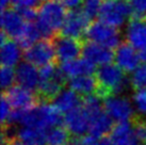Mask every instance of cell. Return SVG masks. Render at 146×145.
I'll list each match as a JSON object with an SVG mask.
<instances>
[{"mask_svg": "<svg viewBox=\"0 0 146 145\" xmlns=\"http://www.w3.org/2000/svg\"><path fill=\"white\" fill-rule=\"evenodd\" d=\"M81 57L95 66H104L111 64L114 60V51L109 48H106L102 45L85 41L82 45Z\"/></svg>", "mask_w": 146, "mask_h": 145, "instance_id": "cell-13", "label": "cell"}, {"mask_svg": "<svg viewBox=\"0 0 146 145\" xmlns=\"http://www.w3.org/2000/svg\"><path fill=\"white\" fill-rule=\"evenodd\" d=\"M66 13V9L57 0H49L40 4L35 24L43 39L50 40L58 32L60 33Z\"/></svg>", "mask_w": 146, "mask_h": 145, "instance_id": "cell-2", "label": "cell"}, {"mask_svg": "<svg viewBox=\"0 0 146 145\" xmlns=\"http://www.w3.org/2000/svg\"><path fill=\"white\" fill-rule=\"evenodd\" d=\"M132 100L138 112L141 114H146V89L134 92Z\"/></svg>", "mask_w": 146, "mask_h": 145, "instance_id": "cell-30", "label": "cell"}, {"mask_svg": "<svg viewBox=\"0 0 146 145\" xmlns=\"http://www.w3.org/2000/svg\"><path fill=\"white\" fill-rule=\"evenodd\" d=\"M24 59L26 62L38 69L53 63V60L56 59L53 42L47 39H42L31 47L25 49Z\"/></svg>", "mask_w": 146, "mask_h": 145, "instance_id": "cell-7", "label": "cell"}, {"mask_svg": "<svg viewBox=\"0 0 146 145\" xmlns=\"http://www.w3.org/2000/svg\"><path fill=\"white\" fill-rule=\"evenodd\" d=\"M42 40V34L40 30L37 28L35 23H27L26 27L24 29V32L19 37V40L17 41L18 44L21 45L23 50L31 47L36 42Z\"/></svg>", "mask_w": 146, "mask_h": 145, "instance_id": "cell-25", "label": "cell"}, {"mask_svg": "<svg viewBox=\"0 0 146 145\" xmlns=\"http://www.w3.org/2000/svg\"><path fill=\"white\" fill-rule=\"evenodd\" d=\"M40 83L36 90V96L41 104H50L64 90L67 78L62 72L60 67L54 63L41 67Z\"/></svg>", "mask_w": 146, "mask_h": 145, "instance_id": "cell-3", "label": "cell"}, {"mask_svg": "<svg viewBox=\"0 0 146 145\" xmlns=\"http://www.w3.org/2000/svg\"><path fill=\"white\" fill-rule=\"evenodd\" d=\"M0 82H1V88H2L3 92H5L10 88H12L13 85H14V82H16L15 69H13L12 67L1 66V71H0Z\"/></svg>", "mask_w": 146, "mask_h": 145, "instance_id": "cell-29", "label": "cell"}, {"mask_svg": "<svg viewBox=\"0 0 146 145\" xmlns=\"http://www.w3.org/2000/svg\"><path fill=\"white\" fill-rule=\"evenodd\" d=\"M114 62L123 72H132L141 64L140 53L128 43H122L114 51Z\"/></svg>", "mask_w": 146, "mask_h": 145, "instance_id": "cell-16", "label": "cell"}, {"mask_svg": "<svg viewBox=\"0 0 146 145\" xmlns=\"http://www.w3.org/2000/svg\"><path fill=\"white\" fill-rule=\"evenodd\" d=\"M2 94L14 110H29L40 105L36 94L17 84L2 92Z\"/></svg>", "mask_w": 146, "mask_h": 145, "instance_id": "cell-10", "label": "cell"}, {"mask_svg": "<svg viewBox=\"0 0 146 145\" xmlns=\"http://www.w3.org/2000/svg\"><path fill=\"white\" fill-rule=\"evenodd\" d=\"M10 109H11V105H10L8 99L2 94V96H1V126L7 124L9 116H10V114L12 112Z\"/></svg>", "mask_w": 146, "mask_h": 145, "instance_id": "cell-32", "label": "cell"}, {"mask_svg": "<svg viewBox=\"0 0 146 145\" xmlns=\"http://www.w3.org/2000/svg\"><path fill=\"white\" fill-rule=\"evenodd\" d=\"M21 57H24V51L17 41L8 39L1 44L0 49V61L1 66L5 67H16L21 63Z\"/></svg>", "mask_w": 146, "mask_h": 145, "instance_id": "cell-19", "label": "cell"}, {"mask_svg": "<svg viewBox=\"0 0 146 145\" xmlns=\"http://www.w3.org/2000/svg\"><path fill=\"white\" fill-rule=\"evenodd\" d=\"M99 145H114V143L112 142L111 138L107 136V137L102 138V139L99 140Z\"/></svg>", "mask_w": 146, "mask_h": 145, "instance_id": "cell-38", "label": "cell"}, {"mask_svg": "<svg viewBox=\"0 0 146 145\" xmlns=\"http://www.w3.org/2000/svg\"><path fill=\"white\" fill-rule=\"evenodd\" d=\"M90 25L91 19L82 12L80 8L68 10L60 31V35L80 41L82 36H85Z\"/></svg>", "mask_w": 146, "mask_h": 145, "instance_id": "cell-8", "label": "cell"}, {"mask_svg": "<svg viewBox=\"0 0 146 145\" xmlns=\"http://www.w3.org/2000/svg\"><path fill=\"white\" fill-rule=\"evenodd\" d=\"M1 145H27L24 141H21L18 137H15L9 140V141L4 142V143H1Z\"/></svg>", "mask_w": 146, "mask_h": 145, "instance_id": "cell-37", "label": "cell"}, {"mask_svg": "<svg viewBox=\"0 0 146 145\" xmlns=\"http://www.w3.org/2000/svg\"><path fill=\"white\" fill-rule=\"evenodd\" d=\"M64 126L72 136H85V133L90 130V118L84 109L82 108V105L65 114Z\"/></svg>", "mask_w": 146, "mask_h": 145, "instance_id": "cell-15", "label": "cell"}, {"mask_svg": "<svg viewBox=\"0 0 146 145\" xmlns=\"http://www.w3.org/2000/svg\"><path fill=\"white\" fill-rule=\"evenodd\" d=\"M122 1H127V0H122Z\"/></svg>", "mask_w": 146, "mask_h": 145, "instance_id": "cell-43", "label": "cell"}, {"mask_svg": "<svg viewBox=\"0 0 146 145\" xmlns=\"http://www.w3.org/2000/svg\"><path fill=\"white\" fill-rule=\"evenodd\" d=\"M85 39L111 50L116 49L122 44L117 29L102 23V20H94L91 23L85 33Z\"/></svg>", "mask_w": 146, "mask_h": 145, "instance_id": "cell-6", "label": "cell"}, {"mask_svg": "<svg viewBox=\"0 0 146 145\" xmlns=\"http://www.w3.org/2000/svg\"><path fill=\"white\" fill-rule=\"evenodd\" d=\"M69 89L73 90L82 97H86L89 95L95 94L97 91V80L95 75L91 76H79L67 80Z\"/></svg>", "mask_w": 146, "mask_h": 145, "instance_id": "cell-21", "label": "cell"}, {"mask_svg": "<svg viewBox=\"0 0 146 145\" xmlns=\"http://www.w3.org/2000/svg\"><path fill=\"white\" fill-rule=\"evenodd\" d=\"M46 133L41 129L23 127L18 129L17 137L27 145H46Z\"/></svg>", "mask_w": 146, "mask_h": 145, "instance_id": "cell-24", "label": "cell"}, {"mask_svg": "<svg viewBox=\"0 0 146 145\" xmlns=\"http://www.w3.org/2000/svg\"><path fill=\"white\" fill-rule=\"evenodd\" d=\"M15 78L17 85L34 92L37 90L40 83V69L34 65L23 61L15 69Z\"/></svg>", "mask_w": 146, "mask_h": 145, "instance_id": "cell-17", "label": "cell"}, {"mask_svg": "<svg viewBox=\"0 0 146 145\" xmlns=\"http://www.w3.org/2000/svg\"><path fill=\"white\" fill-rule=\"evenodd\" d=\"M21 124L24 127L48 131L53 127L64 126V116L51 104H41L35 108L25 110Z\"/></svg>", "mask_w": 146, "mask_h": 145, "instance_id": "cell-4", "label": "cell"}, {"mask_svg": "<svg viewBox=\"0 0 146 145\" xmlns=\"http://www.w3.org/2000/svg\"><path fill=\"white\" fill-rule=\"evenodd\" d=\"M95 77L98 83L95 94L102 101L111 96L119 95L130 85L129 78L126 76V72L112 63L99 66L95 72Z\"/></svg>", "mask_w": 146, "mask_h": 145, "instance_id": "cell-1", "label": "cell"}, {"mask_svg": "<svg viewBox=\"0 0 146 145\" xmlns=\"http://www.w3.org/2000/svg\"><path fill=\"white\" fill-rule=\"evenodd\" d=\"M38 2H40V0H11V3L13 4L14 9H16V10L27 8L36 9Z\"/></svg>", "mask_w": 146, "mask_h": 145, "instance_id": "cell-33", "label": "cell"}, {"mask_svg": "<svg viewBox=\"0 0 146 145\" xmlns=\"http://www.w3.org/2000/svg\"><path fill=\"white\" fill-rule=\"evenodd\" d=\"M59 67L67 78V80L79 76H91V75H94L97 71L95 65L90 63L89 61H86L83 58L62 63Z\"/></svg>", "mask_w": 146, "mask_h": 145, "instance_id": "cell-20", "label": "cell"}, {"mask_svg": "<svg viewBox=\"0 0 146 145\" xmlns=\"http://www.w3.org/2000/svg\"><path fill=\"white\" fill-rule=\"evenodd\" d=\"M1 1V4H0V7H1V11H3L5 9H8L7 7L9 5V3L11 2V0H0Z\"/></svg>", "mask_w": 146, "mask_h": 145, "instance_id": "cell-40", "label": "cell"}, {"mask_svg": "<svg viewBox=\"0 0 146 145\" xmlns=\"http://www.w3.org/2000/svg\"><path fill=\"white\" fill-rule=\"evenodd\" d=\"M21 15L23 16L27 23H34V20H36L37 17V10L33 8H27V9H21L18 10Z\"/></svg>", "mask_w": 146, "mask_h": 145, "instance_id": "cell-34", "label": "cell"}, {"mask_svg": "<svg viewBox=\"0 0 146 145\" xmlns=\"http://www.w3.org/2000/svg\"><path fill=\"white\" fill-rule=\"evenodd\" d=\"M130 86L137 92L146 89V64H140L129 77Z\"/></svg>", "mask_w": 146, "mask_h": 145, "instance_id": "cell-27", "label": "cell"}, {"mask_svg": "<svg viewBox=\"0 0 146 145\" xmlns=\"http://www.w3.org/2000/svg\"><path fill=\"white\" fill-rule=\"evenodd\" d=\"M42 1H43V2H46V1H49V0H42Z\"/></svg>", "mask_w": 146, "mask_h": 145, "instance_id": "cell-41", "label": "cell"}, {"mask_svg": "<svg viewBox=\"0 0 146 145\" xmlns=\"http://www.w3.org/2000/svg\"><path fill=\"white\" fill-rule=\"evenodd\" d=\"M72 134L65 126H57L46 133V145H67Z\"/></svg>", "mask_w": 146, "mask_h": 145, "instance_id": "cell-26", "label": "cell"}, {"mask_svg": "<svg viewBox=\"0 0 146 145\" xmlns=\"http://www.w3.org/2000/svg\"><path fill=\"white\" fill-rule=\"evenodd\" d=\"M104 109L111 118L117 122L130 121L134 115L131 101L122 95H115L105 99Z\"/></svg>", "mask_w": 146, "mask_h": 145, "instance_id": "cell-9", "label": "cell"}, {"mask_svg": "<svg viewBox=\"0 0 146 145\" xmlns=\"http://www.w3.org/2000/svg\"><path fill=\"white\" fill-rule=\"evenodd\" d=\"M114 125L115 124L113 123V118H111L106 111H104L91 121L89 132L96 139H102L111 133Z\"/></svg>", "mask_w": 146, "mask_h": 145, "instance_id": "cell-23", "label": "cell"}, {"mask_svg": "<svg viewBox=\"0 0 146 145\" xmlns=\"http://www.w3.org/2000/svg\"><path fill=\"white\" fill-rule=\"evenodd\" d=\"M110 138L114 145H139V140L130 121H123L115 123Z\"/></svg>", "mask_w": 146, "mask_h": 145, "instance_id": "cell-18", "label": "cell"}, {"mask_svg": "<svg viewBox=\"0 0 146 145\" xmlns=\"http://www.w3.org/2000/svg\"><path fill=\"white\" fill-rule=\"evenodd\" d=\"M57 1H59L65 9H68V10L78 9L83 2V0H57Z\"/></svg>", "mask_w": 146, "mask_h": 145, "instance_id": "cell-35", "label": "cell"}, {"mask_svg": "<svg viewBox=\"0 0 146 145\" xmlns=\"http://www.w3.org/2000/svg\"><path fill=\"white\" fill-rule=\"evenodd\" d=\"M99 20L117 29L133 17V11L128 1L122 0H104L99 13Z\"/></svg>", "mask_w": 146, "mask_h": 145, "instance_id": "cell-5", "label": "cell"}, {"mask_svg": "<svg viewBox=\"0 0 146 145\" xmlns=\"http://www.w3.org/2000/svg\"><path fill=\"white\" fill-rule=\"evenodd\" d=\"M80 145H99V141H97V139L92 137L91 134H86L81 137Z\"/></svg>", "mask_w": 146, "mask_h": 145, "instance_id": "cell-36", "label": "cell"}, {"mask_svg": "<svg viewBox=\"0 0 146 145\" xmlns=\"http://www.w3.org/2000/svg\"><path fill=\"white\" fill-rule=\"evenodd\" d=\"M132 11L133 17H145L146 16V0H128Z\"/></svg>", "mask_w": 146, "mask_h": 145, "instance_id": "cell-31", "label": "cell"}, {"mask_svg": "<svg viewBox=\"0 0 146 145\" xmlns=\"http://www.w3.org/2000/svg\"><path fill=\"white\" fill-rule=\"evenodd\" d=\"M1 31L7 34L9 39L18 41L21 36L27 21L23 18L18 10L8 8L1 12Z\"/></svg>", "mask_w": 146, "mask_h": 145, "instance_id": "cell-12", "label": "cell"}, {"mask_svg": "<svg viewBox=\"0 0 146 145\" xmlns=\"http://www.w3.org/2000/svg\"><path fill=\"white\" fill-rule=\"evenodd\" d=\"M52 42L56 50V59L60 62V64L79 59V56L82 53L83 44L79 40L59 35L56 36Z\"/></svg>", "mask_w": 146, "mask_h": 145, "instance_id": "cell-11", "label": "cell"}, {"mask_svg": "<svg viewBox=\"0 0 146 145\" xmlns=\"http://www.w3.org/2000/svg\"><path fill=\"white\" fill-rule=\"evenodd\" d=\"M140 53V58H141V62H143L144 64H146V47L144 49H142Z\"/></svg>", "mask_w": 146, "mask_h": 145, "instance_id": "cell-39", "label": "cell"}, {"mask_svg": "<svg viewBox=\"0 0 146 145\" xmlns=\"http://www.w3.org/2000/svg\"><path fill=\"white\" fill-rule=\"evenodd\" d=\"M143 145H146V142H145V143H144V144H143Z\"/></svg>", "mask_w": 146, "mask_h": 145, "instance_id": "cell-42", "label": "cell"}, {"mask_svg": "<svg viewBox=\"0 0 146 145\" xmlns=\"http://www.w3.org/2000/svg\"><path fill=\"white\" fill-rule=\"evenodd\" d=\"M82 101L83 97L80 96L79 94L70 89H64L53 100L52 105L61 113L66 114L73 109L80 107L82 105Z\"/></svg>", "mask_w": 146, "mask_h": 145, "instance_id": "cell-22", "label": "cell"}, {"mask_svg": "<svg viewBox=\"0 0 146 145\" xmlns=\"http://www.w3.org/2000/svg\"><path fill=\"white\" fill-rule=\"evenodd\" d=\"M126 43L131 45L137 50L146 47V18L132 17L129 19L125 30Z\"/></svg>", "mask_w": 146, "mask_h": 145, "instance_id": "cell-14", "label": "cell"}, {"mask_svg": "<svg viewBox=\"0 0 146 145\" xmlns=\"http://www.w3.org/2000/svg\"><path fill=\"white\" fill-rule=\"evenodd\" d=\"M104 0H83L81 4V10L91 20L99 16Z\"/></svg>", "mask_w": 146, "mask_h": 145, "instance_id": "cell-28", "label": "cell"}]
</instances>
